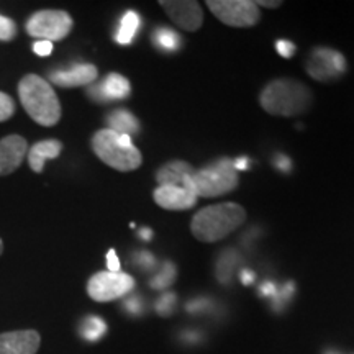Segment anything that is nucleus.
<instances>
[{
    "mask_svg": "<svg viewBox=\"0 0 354 354\" xmlns=\"http://www.w3.org/2000/svg\"><path fill=\"white\" fill-rule=\"evenodd\" d=\"M246 221V212L234 202H223L198 210L190 221V232L198 241L215 243L227 238Z\"/></svg>",
    "mask_w": 354,
    "mask_h": 354,
    "instance_id": "f257e3e1",
    "label": "nucleus"
},
{
    "mask_svg": "<svg viewBox=\"0 0 354 354\" xmlns=\"http://www.w3.org/2000/svg\"><path fill=\"white\" fill-rule=\"evenodd\" d=\"M312 92L294 79H276L263 88L259 104L264 112L276 117H295L305 113L312 105Z\"/></svg>",
    "mask_w": 354,
    "mask_h": 354,
    "instance_id": "f03ea898",
    "label": "nucleus"
},
{
    "mask_svg": "<svg viewBox=\"0 0 354 354\" xmlns=\"http://www.w3.org/2000/svg\"><path fill=\"white\" fill-rule=\"evenodd\" d=\"M19 97L26 113L41 127H53L61 120V104L55 88L37 74H26L19 84Z\"/></svg>",
    "mask_w": 354,
    "mask_h": 354,
    "instance_id": "7ed1b4c3",
    "label": "nucleus"
},
{
    "mask_svg": "<svg viewBox=\"0 0 354 354\" xmlns=\"http://www.w3.org/2000/svg\"><path fill=\"white\" fill-rule=\"evenodd\" d=\"M240 179L234 169L233 161L228 158H221L218 161L196 169L189 177H185L184 187L197 197H220L232 192L238 187Z\"/></svg>",
    "mask_w": 354,
    "mask_h": 354,
    "instance_id": "20e7f679",
    "label": "nucleus"
},
{
    "mask_svg": "<svg viewBox=\"0 0 354 354\" xmlns=\"http://www.w3.org/2000/svg\"><path fill=\"white\" fill-rule=\"evenodd\" d=\"M92 149L102 162L122 172L138 169L143 162L140 149L133 145L130 136L109 130H99L92 136Z\"/></svg>",
    "mask_w": 354,
    "mask_h": 354,
    "instance_id": "39448f33",
    "label": "nucleus"
},
{
    "mask_svg": "<svg viewBox=\"0 0 354 354\" xmlns=\"http://www.w3.org/2000/svg\"><path fill=\"white\" fill-rule=\"evenodd\" d=\"M73 19L64 10H39L33 13L25 24L30 37L43 41H61L73 30Z\"/></svg>",
    "mask_w": 354,
    "mask_h": 354,
    "instance_id": "423d86ee",
    "label": "nucleus"
},
{
    "mask_svg": "<svg viewBox=\"0 0 354 354\" xmlns=\"http://www.w3.org/2000/svg\"><path fill=\"white\" fill-rule=\"evenodd\" d=\"M135 289V279L127 272L102 271L88 279L87 294L95 302H112Z\"/></svg>",
    "mask_w": 354,
    "mask_h": 354,
    "instance_id": "0eeeda50",
    "label": "nucleus"
},
{
    "mask_svg": "<svg viewBox=\"0 0 354 354\" xmlns=\"http://www.w3.org/2000/svg\"><path fill=\"white\" fill-rule=\"evenodd\" d=\"M207 7L221 24L234 28H248L259 24V8L251 0H209Z\"/></svg>",
    "mask_w": 354,
    "mask_h": 354,
    "instance_id": "6e6552de",
    "label": "nucleus"
},
{
    "mask_svg": "<svg viewBox=\"0 0 354 354\" xmlns=\"http://www.w3.org/2000/svg\"><path fill=\"white\" fill-rule=\"evenodd\" d=\"M310 77L320 82L336 81L346 73V59L342 53L326 46H318L312 51L307 61Z\"/></svg>",
    "mask_w": 354,
    "mask_h": 354,
    "instance_id": "1a4fd4ad",
    "label": "nucleus"
},
{
    "mask_svg": "<svg viewBox=\"0 0 354 354\" xmlns=\"http://www.w3.org/2000/svg\"><path fill=\"white\" fill-rule=\"evenodd\" d=\"M167 17L185 32H196L203 24L202 7L194 0H162Z\"/></svg>",
    "mask_w": 354,
    "mask_h": 354,
    "instance_id": "9d476101",
    "label": "nucleus"
},
{
    "mask_svg": "<svg viewBox=\"0 0 354 354\" xmlns=\"http://www.w3.org/2000/svg\"><path fill=\"white\" fill-rule=\"evenodd\" d=\"M28 143L24 136L8 135L0 140V177L10 176L24 165Z\"/></svg>",
    "mask_w": 354,
    "mask_h": 354,
    "instance_id": "9b49d317",
    "label": "nucleus"
},
{
    "mask_svg": "<svg viewBox=\"0 0 354 354\" xmlns=\"http://www.w3.org/2000/svg\"><path fill=\"white\" fill-rule=\"evenodd\" d=\"M41 336L35 330L0 333V354H37Z\"/></svg>",
    "mask_w": 354,
    "mask_h": 354,
    "instance_id": "f8f14e48",
    "label": "nucleus"
},
{
    "mask_svg": "<svg viewBox=\"0 0 354 354\" xmlns=\"http://www.w3.org/2000/svg\"><path fill=\"white\" fill-rule=\"evenodd\" d=\"M87 94L95 102H112V100H125L131 94V86L127 77L118 73H110L97 86H91L87 88Z\"/></svg>",
    "mask_w": 354,
    "mask_h": 354,
    "instance_id": "ddd939ff",
    "label": "nucleus"
},
{
    "mask_svg": "<svg viewBox=\"0 0 354 354\" xmlns=\"http://www.w3.org/2000/svg\"><path fill=\"white\" fill-rule=\"evenodd\" d=\"M154 202L166 210H189L196 205L198 197L185 187L177 185H159L153 194Z\"/></svg>",
    "mask_w": 354,
    "mask_h": 354,
    "instance_id": "4468645a",
    "label": "nucleus"
},
{
    "mask_svg": "<svg viewBox=\"0 0 354 354\" xmlns=\"http://www.w3.org/2000/svg\"><path fill=\"white\" fill-rule=\"evenodd\" d=\"M99 76L94 64H73L69 69H57L50 73V81L59 87H81L92 84Z\"/></svg>",
    "mask_w": 354,
    "mask_h": 354,
    "instance_id": "2eb2a0df",
    "label": "nucleus"
},
{
    "mask_svg": "<svg viewBox=\"0 0 354 354\" xmlns=\"http://www.w3.org/2000/svg\"><path fill=\"white\" fill-rule=\"evenodd\" d=\"M63 151V143L57 140H44L28 149V165L33 172H43L48 159H56Z\"/></svg>",
    "mask_w": 354,
    "mask_h": 354,
    "instance_id": "dca6fc26",
    "label": "nucleus"
},
{
    "mask_svg": "<svg viewBox=\"0 0 354 354\" xmlns=\"http://www.w3.org/2000/svg\"><path fill=\"white\" fill-rule=\"evenodd\" d=\"M196 171L189 162L185 161H171L158 169L156 180L159 185H177V187H184L185 177H189Z\"/></svg>",
    "mask_w": 354,
    "mask_h": 354,
    "instance_id": "f3484780",
    "label": "nucleus"
},
{
    "mask_svg": "<svg viewBox=\"0 0 354 354\" xmlns=\"http://www.w3.org/2000/svg\"><path fill=\"white\" fill-rule=\"evenodd\" d=\"M107 125L109 130H113L120 135L131 136L138 135L140 133V120L128 110H113L112 113L107 115Z\"/></svg>",
    "mask_w": 354,
    "mask_h": 354,
    "instance_id": "a211bd4d",
    "label": "nucleus"
},
{
    "mask_svg": "<svg viewBox=\"0 0 354 354\" xmlns=\"http://www.w3.org/2000/svg\"><path fill=\"white\" fill-rule=\"evenodd\" d=\"M141 25L140 15L135 10H128L125 15L122 17L120 26H118L115 39L120 44H130L135 39L136 33H138Z\"/></svg>",
    "mask_w": 354,
    "mask_h": 354,
    "instance_id": "6ab92c4d",
    "label": "nucleus"
},
{
    "mask_svg": "<svg viewBox=\"0 0 354 354\" xmlns=\"http://www.w3.org/2000/svg\"><path fill=\"white\" fill-rule=\"evenodd\" d=\"M81 336L87 342H97L102 336L107 333V323H105L99 317H86L81 323Z\"/></svg>",
    "mask_w": 354,
    "mask_h": 354,
    "instance_id": "aec40b11",
    "label": "nucleus"
},
{
    "mask_svg": "<svg viewBox=\"0 0 354 354\" xmlns=\"http://www.w3.org/2000/svg\"><path fill=\"white\" fill-rule=\"evenodd\" d=\"M153 41L159 50L169 53L177 51L180 48V44H183V39H180L179 35H177L174 30L166 28V26H161V28H158L156 32H154Z\"/></svg>",
    "mask_w": 354,
    "mask_h": 354,
    "instance_id": "412c9836",
    "label": "nucleus"
},
{
    "mask_svg": "<svg viewBox=\"0 0 354 354\" xmlns=\"http://www.w3.org/2000/svg\"><path fill=\"white\" fill-rule=\"evenodd\" d=\"M174 279H176V266L169 263V261H166V263H162L161 269H159L156 276L151 279V287L156 290H162L166 289V287H169L172 282H174Z\"/></svg>",
    "mask_w": 354,
    "mask_h": 354,
    "instance_id": "4be33fe9",
    "label": "nucleus"
},
{
    "mask_svg": "<svg viewBox=\"0 0 354 354\" xmlns=\"http://www.w3.org/2000/svg\"><path fill=\"white\" fill-rule=\"evenodd\" d=\"M234 264H236V254L233 251H228V253L221 256L218 266H216V276H218L220 281H228L230 272L233 271Z\"/></svg>",
    "mask_w": 354,
    "mask_h": 354,
    "instance_id": "5701e85b",
    "label": "nucleus"
},
{
    "mask_svg": "<svg viewBox=\"0 0 354 354\" xmlns=\"http://www.w3.org/2000/svg\"><path fill=\"white\" fill-rule=\"evenodd\" d=\"M15 113V102L6 92L0 91V123L10 120Z\"/></svg>",
    "mask_w": 354,
    "mask_h": 354,
    "instance_id": "b1692460",
    "label": "nucleus"
},
{
    "mask_svg": "<svg viewBox=\"0 0 354 354\" xmlns=\"http://www.w3.org/2000/svg\"><path fill=\"white\" fill-rule=\"evenodd\" d=\"M17 38V24L0 15V41H12Z\"/></svg>",
    "mask_w": 354,
    "mask_h": 354,
    "instance_id": "393cba45",
    "label": "nucleus"
},
{
    "mask_svg": "<svg viewBox=\"0 0 354 354\" xmlns=\"http://www.w3.org/2000/svg\"><path fill=\"white\" fill-rule=\"evenodd\" d=\"M176 307V295L174 294H165L158 299L156 302V312L159 315L167 317L174 312Z\"/></svg>",
    "mask_w": 354,
    "mask_h": 354,
    "instance_id": "a878e982",
    "label": "nucleus"
},
{
    "mask_svg": "<svg viewBox=\"0 0 354 354\" xmlns=\"http://www.w3.org/2000/svg\"><path fill=\"white\" fill-rule=\"evenodd\" d=\"M292 295H294V282H287L286 286H282L281 289L277 290L276 297H274V308H282L287 300H290Z\"/></svg>",
    "mask_w": 354,
    "mask_h": 354,
    "instance_id": "bb28decb",
    "label": "nucleus"
},
{
    "mask_svg": "<svg viewBox=\"0 0 354 354\" xmlns=\"http://www.w3.org/2000/svg\"><path fill=\"white\" fill-rule=\"evenodd\" d=\"M135 264L140 269H145V271H151L156 266V258L148 251H140V253L135 254Z\"/></svg>",
    "mask_w": 354,
    "mask_h": 354,
    "instance_id": "cd10ccee",
    "label": "nucleus"
},
{
    "mask_svg": "<svg viewBox=\"0 0 354 354\" xmlns=\"http://www.w3.org/2000/svg\"><path fill=\"white\" fill-rule=\"evenodd\" d=\"M276 50L282 57L289 59V57L295 55V44L292 41H287V39H279L276 43Z\"/></svg>",
    "mask_w": 354,
    "mask_h": 354,
    "instance_id": "c85d7f7f",
    "label": "nucleus"
},
{
    "mask_svg": "<svg viewBox=\"0 0 354 354\" xmlns=\"http://www.w3.org/2000/svg\"><path fill=\"white\" fill-rule=\"evenodd\" d=\"M274 166H276L277 171L284 172V174H289V172L292 171L290 158H287L286 154H282V153H279L274 156Z\"/></svg>",
    "mask_w": 354,
    "mask_h": 354,
    "instance_id": "c756f323",
    "label": "nucleus"
},
{
    "mask_svg": "<svg viewBox=\"0 0 354 354\" xmlns=\"http://www.w3.org/2000/svg\"><path fill=\"white\" fill-rule=\"evenodd\" d=\"M33 51H35V55H38V56H50L53 53V43L38 39V41L33 44Z\"/></svg>",
    "mask_w": 354,
    "mask_h": 354,
    "instance_id": "7c9ffc66",
    "label": "nucleus"
},
{
    "mask_svg": "<svg viewBox=\"0 0 354 354\" xmlns=\"http://www.w3.org/2000/svg\"><path fill=\"white\" fill-rule=\"evenodd\" d=\"M125 308L133 315H138V313L143 312V302H141L140 297H130L125 300Z\"/></svg>",
    "mask_w": 354,
    "mask_h": 354,
    "instance_id": "2f4dec72",
    "label": "nucleus"
},
{
    "mask_svg": "<svg viewBox=\"0 0 354 354\" xmlns=\"http://www.w3.org/2000/svg\"><path fill=\"white\" fill-rule=\"evenodd\" d=\"M107 268H109V271H112V272L120 271V259H118V256H117V253H115V250H109Z\"/></svg>",
    "mask_w": 354,
    "mask_h": 354,
    "instance_id": "473e14b6",
    "label": "nucleus"
},
{
    "mask_svg": "<svg viewBox=\"0 0 354 354\" xmlns=\"http://www.w3.org/2000/svg\"><path fill=\"white\" fill-rule=\"evenodd\" d=\"M277 290H279V287L274 284V282H264V284L261 286V294H263L264 297L274 299V297H276Z\"/></svg>",
    "mask_w": 354,
    "mask_h": 354,
    "instance_id": "72a5a7b5",
    "label": "nucleus"
},
{
    "mask_svg": "<svg viewBox=\"0 0 354 354\" xmlns=\"http://www.w3.org/2000/svg\"><path fill=\"white\" fill-rule=\"evenodd\" d=\"M207 305H209V300L205 299H197L194 302L189 304V310L190 312H201V310H205Z\"/></svg>",
    "mask_w": 354,
    "mask_h": 354,
    "instance_id": "f704fd0d",
    "label": "nucleus"
},
{
    "mask_svg": "<svg viewBox=\"0 0 354 354\" xmlns=\"http://www.w3.org/2000/svg\"><path fill=\"white\" fill-rule=\"evenodd\" d=\"M233 166H234V169H236V172L238 171H245V169H248V167H250V159L245 158V156L238 158L236 161H233Z\"/></svg>",
    "mask_w": 354,
    "mask_h": 354,
    "instance_id": "c9c22d12",
    "label": "nucleus"
},
{
    "mask_svg": "<svg viewBox=\"0 0 354 354\" xmlns=\"http://www.w3.org/2000/svg\"><path fill=\"white\" fill-rule=\"evenodd\" d=\"M240 277H241L243 284L248 286V284H251V282L254 281V272H251V271H248V269H245V271H241Z\"/></svg>",
    "mask_w": 354,
    "mask_h": 354,
    "instance_id": "e433bc0d",
    "label": "nucleus"
},
{
    "mask_svg": "<svg viewBox=\"0 0 354 354\" xmlns=\"http://www.w3.org/2000/svg\"><path fill=\"white\" fill-rule=\"evenodd\" d=\"M256 6H261V7H268V8H277L282 6V2H277V0H274V2H271V0H259V2H254Z\"/></svg>",
    "mask_w": 354,
    "mask_h": 354,
    "instance_id": "4c0bfd02",
    "label": "nucleus"
},
{
    "mask_svg": "<svg viewBox=\"0 0 354 354\" xmlns=\"http://www.w3.org/2000/svg\"><path fill=\"white\" fill-rule=\"evenodd\" d=\"M138 234H140L141 240H145V241H149V240H151V238H153V232H151V230H149V228L140 230Z\"/></svg>",
    "mask_w": 354,
    "mask_h": 354,
    "instance_id": "58836bf2",
    "label": "nucleus"
},
{
    "mask_svg": "<svg viewBox=\"0 0 354 354\" xmlns=\"http://www.w3.org/2000/svg\"><path fill=\"white\" fill-rule=\"evenodd\" d=\"M325 354H342L339 351H336V349H328Z\"/></svg>",
    "mask_w": 354,
    "mask_h": 354,
    "instance_id": "ea45409f",
    "label": "nucleus"
},
{
    "mask_svg": "<svg viewBox=\"0 0 354 354\" xmlns=\"http://www.w3.org/2000/svg\"><path fill=\"white\" fill-rule=\"evenodd\" d=\"M2 253H3V241L0 240V256H2Z\"/></svg>",
    "mask_w": 354,
    "mask_h": 354,
    "instance_id": "a19ab883",
    "label": "nucleus"
}]
</instances>
